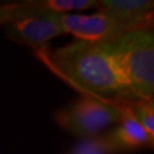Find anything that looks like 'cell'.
Returning a JSON list of instances; mask_svg holds the SVG:
<instances>
[{
	"label": "cell",
	"mask_w": 154,
	"mask_h": 154,
	"mask_svg": "<svg viewBox=\"0 0 154 154\" xmlns=\"http://www.w3.org/2000/svg\"><path fill=\"white\" fill-rule=\"evenodd\" d=\"M123 118L121 119L119 125L112 131L103 135V139L110 153L116 154L121 152H131L143 146L153 148L154 137L149 136V134L141 127V125L127 113V110L123 107Z\"/></svg>",
	"instance_id": "7"
},
{
	"label": "cell",
	"mask_w": 154,
	"mask_h": 154,
	"mask_svg": "<svg viewBox=\"0 0 154 154\" xmlns=\"http://www.w3.org/2000/svg\"><path fill=\"white\" fill-rule=\"evenodd\" d=\"M100 12L113 19L123 33L152 30L154 2L149 0H103L98 2Z\"/></svg>",
	"instance_id": "5"
},
{
	"label": "cell",
	"mask_w": 154,
	"mask_h": 154,
	"mask_svg": "<svg viewBox=\"0 0 154 154\" xmlns=\"http://www.w3.org/2000/svg\"><path fill=\"white\" fill-rule=\"evenodd\" d=\"M42 4L55 13L63 14L68 11H82L91 7H96V0H44Z\"/></svg>",
	"instance_id": "10"
},
{
	"label": "cell",
	"mask_w": 154,
	"mask_h": 154,
	"mask_svg": "<svg viewBox=\"0 0 154 154\" xmlns=\"http://www.w3.org/2000/svg\"><path fill=\"white\" fill-rule=\"evenodd\" d=\"M125 88L136 100H153L154 37L152 30H137L103 40Z\"/></svg>",
	"instance_id": "2"
},
{
	"label": "cell",
	"mask_w": 154,
	"mask_h": 154,
	"mask_svg": "<svg viewBox=\"0 0 154 154\" xmlns=\"http://www.w3.org/2000/svg\"><path fill=\"white\" fill-rule=\"evenodd\" d=\"M0 25L5 27L8 38L36 49L64 33L60 13L50 11L42 2L2 4Z\"/></svg>",
	"instance_id": "3"
},
{
	"label": "cell",
	"mask_w": 154,
	"mask_h": 154,
	"mask_svg": "<svg viewBox=\"0 0 154 154\" xmlns=\"http://www.w3.org/2000/svg\"><path fill=\"white\" fill-rule=\"evenodd\" d=\"M122 103L82 96L67 108L58 110L55 121L67 132L80 139L95 137L109 126L121 122Z\"/></svg>",
	"instance_id": "4"
},
{
	"label": "cell",
	"mask_w": 154,
	"mask_h": 154,
	"mask_svg": "<svg viewBox=\"0 0 154 154\" xmlns=\"http://www.w3.org/2000/svg\"><path fill=\"white\" fill-rule=\"evenodd\" d=\"M68 154H112L105 144L103 135L95 137L81 139L69 150Z\"/></svg>",
	"instance_id": "9"
},
{
	"label": "cell",
	"mask_w": 154,
	"mask_h": 154,
	"mask_svg": "<svg viewBox=\"0 0 154 154\" xmlns=\"http://www.w3.org/2000/svg\"><path fill=\"white\" fill-rule=\"evenodd\" d=\"M51 72L84 96L105 102L136 100L125 88L104 41L76 40L58 49H36Z\"/></svg>",
	"instance_id": "1"
},
{
	"label": "cell",
	"mask_w": 154,
	"mask_h": 154,
	"mask_svg": "<svg viewBox=\"0 0 154 154\" xmlns=\"http://www.w3.org/2000/svg\"><path fill=\"white\" fill-rule=\"evenodd\" d=\"M60 25L64 33L75 35L79 40L102 41L114 38L123 33L108 14L100 11L90 16L63 13L60 14Z\"/></svg>",
	"instance_id": "6"
},
{
	"label": "cell",
	"mask_w": 154,
	"mask_h": 154,
	"mask_svg": "<svg viewBox=\"0 0 154 154\" xmlns=\"http://www.w3.org/2000/svg\"><path fill=\"white\" fill-rule=\"evenodd\" d=\"M125 109L141 127L154 137V105L153 100H127L123 103Z\"/></svg>",
	"instance_id": "8"
}]
</instances>
